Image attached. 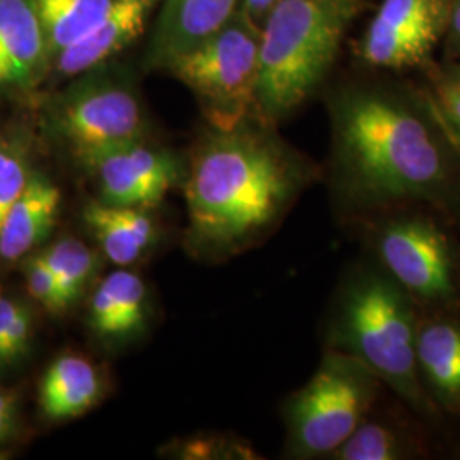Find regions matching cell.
<instances>
[{
    "instance_id": "6da1fadb",
    "label": "cell",
    "mask_w": 460,
    "mask_h": 460,
    "mask_svg": "<svg viewBox=\"0 0 460 460\" xmlns=\"http://www.w3.org/2000/svg\"><path fill=\"white\" fill-rule=\"evenodd\" d=\"M307 181V165L264 128L249 121L230 130L210 127L184 172L190 244L217 258L252 246Z\"/></svg>"
},
{
    "instance_id": "7a4b0ae2",
    "label": "cell",
    "mask_w": 460,
    "mask_h": 460,
    "mask_svg": "<svg viewBox=\"0 0 460 460\" xmlns=\"http://www.w3.org/2000/svg\"><path fill=\"white\" fill-rule=\"evenodd\" d=\"M334 157L346 197L360 205L435 199L452 169L440 138L402 101L351 91L334 106Z\"/></svg>"
},
{
    "instance_id": "3957f363",
    "label": "cell",
    "mask_w": 460,
    "mask_h": 460,
    "mask_svg": "<svg viewBox=\"0 0 460 460\" xmlns=\"http://www.w3.org/2000/svg\"><path fill=\"white\" fill-rule=\"evenodd\" d=\"M355 0H277L260 38L256 115L292 113L326 77L355 16Z\"/></svg>"
},
{
    "instance_id": "277c9868",
    "label": "cell",
    "mask_w": 460,
    "mask_h": 460,
    "mask_svg": "<svg viewBox=\"0 0 460 460\" xmlns=\"http://www.w3.org/2000/svg\"><path fill=\"white\" fill-rule=\"evenodd\" d=\"M410 294L389 273L362 271L346 285L331 331L332 349L365 363L420 412L431 411L416 362Z\"/></svg>"
},
{
    "instance_id": "5b68a950",
    "label": "cell",
    "mask_w": 460,
    "mask_h": 460,
    "mask_svg": "<svg viewBox=\"0 0 460 460\" xmlns=\"http://www.w3.org/2000/svg\"><path fill=\"white\" fill-rule=\"evenodd\" d=\"M261 30L244 11L164 70L197 96L212 128L230 130L256 111Z\"/></svg>"
},
{
    "instance_id": "8992f818",
    "label": "cell",
    "mask_w": 460,
    "mask_h": 460,
    "mask_svg": "<svg viewBox=\"0 0 460 460\" xmlns=\"http://www.w3.org/2000/svg\"><path fill=\"white\" fill-rule=\"evenodd\" d=\"M380 378L345 351H328L285 411L296 457L331 456L362 423L377 399Z\"/></svg>"
},
{
    "instance_id": "52a82bcc",
    "label": "cell",
    "mask_w": 460,
    "mask_h": 460,
    "mask_svg": "<svg viewBox=\"0 0 460 460\" xmlns=\"http://www.w3.org/2000/svg\"><path fill=\"white\" fill-rule=\"evenodd\" d=\"M74 79L49 106V125L77 161L102 148L147 138L146 110L128 79L108 64Z\"/></svg>"
},
{
    "instance_id": "ba28073f",
    "label": "cell",
    "mask_w": 460,
    "mask_h": 460,
    "mask_svg": "<svg viewBox=\"0 0 460 460\" xmlns=\"http://www.w3.org/2000/svg\"><path fill=\"white\" fill-rule=\"evenodd\" d=\"M79 164L96 182L99 199L111 205L152 210L184 181L174 154L148 144L147 138L93 152Z\"/></svg>"
},
{
    "instance_id": "9c48e42d",
    "label": "cell",
    "mask_w": 460,
    "mask_h": 460,
    "mask_svg": "<svg viewBox=\"0 0 460 460\" xmlns=\"http://www.w3.org/2000/svg\"><path fill=\"white\" fill-rule=\"evenodd\" d=\"M377 249L385 271L410 296L445 302L456 294L452 249L429 220L408 217L389 222L378 234Z\"/></svg>"
},
{
    "instance_id": "30bf717a",
    "label": "cell",
    "mask_w": 460,
    "mask_h": 460,
    "mask_svg": "<svg viewBox=\"0 0 460 460\" xmlns=\"http://www.w3.org/2000/svg\"><path fill=\"white\" fill-rule=\"evenodd\" d=\"M450 0H384L360 55L370 66L406 68L421 66L448 22Z\"/></svg>"
},
{
    "instance_id": "8fae6325",
    "label": "cell",
    "mask_w": 460,
    "mask_h": 460,
    "mask_svg": "<svg viewBox=\"0 0 460 460\" xmlns=\"http://www.w3.org/2000/svg\"><path fill=\"white\" fill-rule=\"evenodd\" d=\"M49 68L51 53L33 0H0V91H30Z\"/></svg>"
},
{
    "instance_id": "7c38bea8",
    "label": "cell",
    "mask_w": 460,
    "mask_h": 460,
    "mask_svg": "<svg viewBox=\"0 0 460 460\" xmlns=\"http://www.w3.org/2000/svg\"><path fill=\"white\" fill-rule=\"evenodd\" d=\"M150 294L147 283L130 268H116L99 279L89 298L87 326L104 345L130 343L147 328Z\"/></svg>"
},
{
    "instance_id": "4fadbf2b",
    "label": "cell",
    "mask_w": 460,
    "mask_h": 460,
    "mask_svg": "<svg viewBox=\"0 0 460 460\" xmlns=\"http://www.w3.org/2000/svg\"><path fill=\"white\" fill-rule=\"evenodd\" d=\"M159 0H113L98 24L77 43L62 49L51 68L58 77L74 79L128 49L144 33Z\"/></svg>"
},
{
    "instance_id": "5bb4252c",
    "label": "cell",
    "mask_w": 460,
    "mask_h": 460,
    "mask_svg": "<svg viewBox=\"0 0 460 460\" xmlns=\"http://www.w3.org/2000/svg\"><path fill=\"white\" fill-rule=\"evenodd\" d=\"M241 0H164L150 36L147 66L164 68L171 60L214 36L239 11Z\"/></svg>"
},
{
    "instance_id": "9a60e30c",
    "label": "cell",
    "mask_w": 460,
    "mask_h": 460,
    "mask_svg": "<svg viewBox=\"0 0 460 460\" xmlns=\"http://www.w3.org/2000/svg\"><path fill=\"white\" fill-rule=\"evenodd\" d=\"M83 222L99 252L118 268H130L154 247L159 229L148 208L123 207L89 199Z\"/></svg>"
},
{
    "instance_id": "2e32d148",
    "label": "cell",
    "mask_w": 460,
    "mask_h": 460,
    "mask_svg": "<svg viewBox=\"0 0 460 460\" xmlns=\"http://www.w3.org/2000/svg\"><path fill=\"white\" fill-rule=\"evenodd\" d=\"M60 201L62 191L58 186L45 174L33 171L2 224L0 263L21 261L49 239L57 227Z\"/></svg>"
},
{
    "instance_id": "e0dca14e",
    "label": "cell",
    "mask_w": 460,
    "mask_h": 460,
    "mask_svg": "<svg viewBox=\"0 0 460 460\" xmlns=\"http://www.w3.org/2000/svg\"><path fill=\"white\" fill-rule=\"evenodd\" d=\"M106 391L104 374L75 351L58 355L40 382V406L51 421H68L96 408Z\"/></svg>"
},
{
    "instance_id": "ac0fdd59",
    "label": "cell",
    "mask_w": 460,
    "mask_h": 460,
    "mask_svg": "<svg viewBox=\"0 0 460 460\" xmlns=\"http://www.w3.org/2000/svg\"><path fill=\"white\" fill-rule=\"evenodd\" d=\"M416 362L429 399L444 410L460 412V324L429 321L418 326Z\"/></svg>"
},
{
    "instance_id": "d6986e66",
    "label": "cell",
    "mask_w": 460,
    "mask_h": 460,
    "mask_svg": "<svg viewBox=\"0 0 460 460\" xmlns=\"http://www.w3.org/2000/svg\"><path fill=\"white\" fill-rule=\"evenodd\" d=\"M53 58L89 33L113 0H33Z\"/></svg>"
},
{
    "instance_id": "ffe728a7",
    "label": "cell",
    "mask_w": 460,
    "mask_h": 460,
    "mask_svg": "<svg viewBox=\"0 0 460 460\" xmlns=\"http://www.w3.org/2000/svg\"><path fill=\"white\" fill-rule=\"evenodd\" d=\"M68 311L77 305L99 273V254L81 239L62 237L41 251Z\"/></svg>"
},
{
    "instance_id": "44dd1931",
    "label": "cell",
    "mask_w": 460,
    "mask_h": 460,
    "mask_svg": "<svg viewBox=\"0 0 460 460\" xmlns=\"http://www.w3.org/2000/svg\"><path fill=\"white\" fill-rule=\"evenodd\" d=\"M414 454V447L397 428L363 420L355 431L340 445L331 457L336 460H401Z\"/></svg>"
},
{
    "instance_id": "7402d4cb",
    "label": "cell",
    "mask_w": 460,
    "mask_h": 460,
    "mask_svg": "<svg viewBox=\"0 0 460 460\" xmlns=\"http://www.w3.org/2000/svg\"><path fill=\"white\" fill-rule=\"evenodd\" d=\"M33 311L0 287V370H9L22 362L33 346Z\"/></svg>"
},
{
    "instance_id": "603a6c76",
    "label": "cell",
    "mask_w": 460,
    "mask_h": 460,
    "mask_svg": "<svg viewBox=\"0 0 460 460\" xmlns=\"http://www.w3.org/2000/svg\"><path fill=\"white\" fill-rule=\"evenodd\" d=\"M31 174V150L28 140L22 135L0 137V229Z\"/></svg>"
},
{
    "instance_id": "cb8c5ba5",
    "label": "cell",
    "mask_w": 460,
    "mask_h": 460,
    "mask_svg": "<svg viewBox=\"0 0 460 460\" xmlns=\"http://www.w3.org/2000/svg\"><path fill=\"white\" fill-rule=\"evenodd\" d=\"M429 106L447 142L460 154V70H447L435 77Z\"/></svg>"
},
{
    "instance_id": "d4e9b609",
    "label": "cell",
    "mask_w": 460,
    "mask_h": 460,
    "mask_svg": "<svg viewBox=\"0 0 460 460\" xmlns=\"http://www.w3.org/2000/svg\"><path fill=\"white\" fill-rule=\"evenodd\" d=\"M21 263H22V273L26 279V288L30 296H33V300H36L51 315H64L68 313V307L58 288V283L53 277L45 258L41 256V252H36V254L31 252L24 260H21Z\"/></svg>"
},
{
    "instance_id": "484cf974",
    "label": "cell",
    "mask_w": 460,
    "mask_h": 460,
    "mask_svg": "<svg viewBox=\"0 0 460 460\" xmlns=\"http://www.w3.org/2000/svg\"><path fill=\"white\" fill-rule=\"evenodd\" d=\"M19 410L14 393L0 385V444L9 442L17 433Z\"/></svg>"
},
{
    "instance_id": "4316f807",
    "label": "cell",
    "mask_w": 460,
    "mask_h": 460,
    "mask_svg": "<svg viewBox=\"0 0 460 460\" xmlns=\"http://www.w3.org/2000/svg\"><path fill=\"white\" fill-rule=\"evenodd\" d=\"M447 28L450 30V38H452L454 47L460 49V0H450Z\"/></svg>"
},
{
    "instance_id": "83f0119b",
    "label": "cell",
    "mask_w": 460,
    "mask_h": 460,
    "mask_svg": "<svg viewBox=\"0 0 460 460\" xmlns=\"http://www.w3.org/2000/svg\"><path fill=\"white\" fill-rule=\"evenodd\" d=\"M241 2H243V9L241 11H244L247 16L254 21L256 17L268 14L277 0H241Z\"/></svg>"
},
{
    "instance_id": "f1b7e54d",
    "label": "cell",
    "mask_w": 460,
    "mask_h": 460,
    "mask_svg": "<svg viewBox=\"0 0 460 460\" xmlns=\"http://www.w3.org/2000/svg\"><path fill=\"white\" fill-rule=\"evenodd\" d=\"M7 459V454L5 452H0V460Z\"/></svg>"
}]
</instances>
